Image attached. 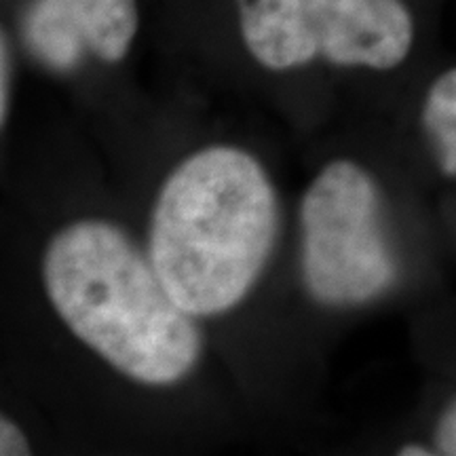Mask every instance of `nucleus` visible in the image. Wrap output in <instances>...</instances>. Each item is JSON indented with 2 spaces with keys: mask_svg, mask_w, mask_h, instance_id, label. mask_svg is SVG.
I'll return each mask as SVG.
<instances>
[{
  "mask_svg": "<svg viewBox=\"0 0 456 456\" xmlns=\"http://www.w3.org/2000/svg\"><path fill=\"white\" fill-rule=\"evenodd\" d=\"M277 237V199L258 163L228 146L186 159L159 195L151 260L188 315H216L248 294Z\"/></svg>",
  "mask_w": 456,
  "mask_h": 456,
  "instance_id": "nucleus-1",
  "label": "nucleus"
},
{
  "mask_svg": "<svg viewBox=\"0 0 456 456\" xmlns=\"http://www.w3.org/2000/svg\"><path fill=\"white\" fill-rule=\"evenodd\" d=\"M43 271L66 326L123 374L171 385L197 363L201 338L192 315L121 228L100 220L64 228L47 248Z\"/></svg>",
  "mask_w": 456,
  "mask_h": 456,
  "instance_id": "nucleus-2",
  "label": "nucleus"
},
{
  "mask_svg": "<svg viewBox=\"0 0 456 456\" xmlns=\"http://www.w3.org/2000/svg\"><path fill=\"white\" fill-rule=\"evenodd\" d=\"M302 275L323 305H362L395 281L374 180L351 161L330 163L300 208Z\"/></svg>",
  "mask_w": 456,
  "mask_h": 456,
  "instance_id": "nucleus-3",
  "label": "nucleus"
},
{
  "mask_svg": "<svg viewBox=\"0 0 456 456\" xmlns=\"http://www.w3.org/2000/svg\"><path fill=\"white\" fill-rule=\"evenodd\" d=\"M135 30V0H34L24 20L26 45L53 70H70L87 53L123 60Z\"/></svg>",
  "mask_w": 456,
  "mask_h": 456,
  "instance_id": "nucleus-4",
  "label": "nucleus"
},
{
  "mask_svg": "<svg viewBox=\"0 0 456 456\" xmlns=\"http://www.w3.org/2000/svg\"><path fill=\"white\" fill-rule=\"evenodd\" d=\"M317 53L338 66L389 70L412 47V17L399 0H305Z\"/></svg>",
  "mask_w": 456,
  "mask_h": 456,
  "instance_id": "nucleus-5",
  "label": "nucleus"
},
{
  "mask_svg": "<svg viewBox=\"0 0 456 456\" xmlns=\"http://www.w3.org/2000/svg\"><path fill=\"white\" fill-rule=\"evenodd\" d=\"M243 41L273 70L306 64L317 53L305 0H239Z\"/></svg>",
  "mask_w": 456,
  "mask_h": 456,
  "instance_id": "nucleus-6",
  "label": "nucleus"
},
{
  "mask_svg": "<svg viewBox=\"0 0 456 456\" xmlns=\"http://www.w3.org/2000/svg\"><path fill=\"white\" fill-rule=\"evenodd\" d=\"M423 125L444 174L456 178V68L442 74L427 94Z\"/></svg>",
  "mask_w": 456,
  "mask_h": 456,
  "instance_id": "nucleus-7",
  "label": "nucleus"
},
{
  "mask_svg": "<svg viewBox=\"0 0 456 456\" xmlns=\"http://www.w3.org/2000/svg\"><path fill=\"white\" fill-rule=\"evenodd\" d=\"M28 452H30V448H28L24 433L20 431V427H17L13 420L3 416V420H0V454L17 456Z\"/></svg>",
  "mask_w": 456,
  "mask_h": 456,
  "instance_id": "nucleus-8",
  "label": "nucleus"
},
{
  "mask_svg": "<svg viewBox=\"0 0 456 456\" xmlns=\"http://www.w3.org/2000/svg\"><path fill=\"white\" fill-rule=\"evenodd\" d=\"M436 442L442 454L456 456V402L450 406L437 423Z\"/></svg>",
  "mask_w": 456,
  "mask_h": 456,
  "instance_id": "nucleus-9",
  "label": "nucleus"
},
{
  "mask_svg": "<svg viewBox=\"0 0 456 456\" xmlns=\"http://www.w3.org/2000/svg\"><path fill=\"white\" fill-rule=\"evenodd\" d=\"M9 53H7V38H3V87H0V118H7V100H9Z\"/></svg>",
  "mask_w": 456,
  "mask_h": 456,
  "instance_id": "nucleus-10",
  "label": "nucleus"
},
{
  "mask_svg": "<svg viewBox=\"0 0 456 456\" xmlns=\"http://www.w3.org/2000/svg\"><path fill=\"white\" fill-rule=\"evenodd\" d=\"M399 454L402 456H429V454H433V450L423 448V446H403L402 450H399Z\"/></svg>",
  "mask_w": 456,
  "mask_h": 456,
  "instance_id": "nucleus-11",
  "label": "nucleus"
}]
</instances>
